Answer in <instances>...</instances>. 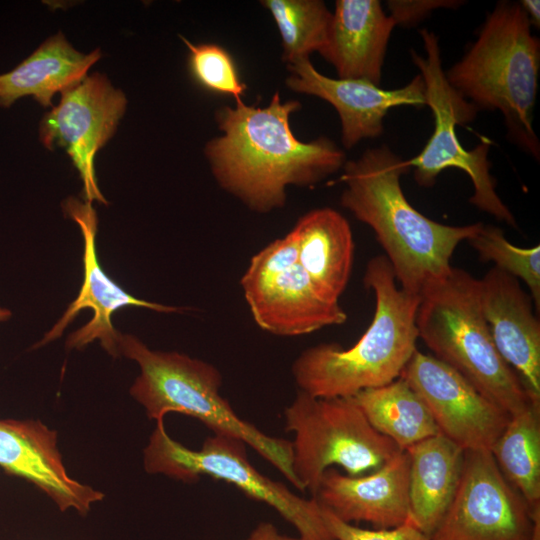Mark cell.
<instances>
[{
	"label": "cell",
	"instance_id": "15",
	"mask_svg": "<svg viewBox=\"0 0 540 540\" xmlns=\"http://www.w3.org/2000/svg\"><path fill=\"white\" fill-rule=\"evenodd\" d=\"M480 304L494 345L540 408V323L514 276L491 268L479 279Z\"/></svg>",
	"mask_w": 540,
	"mask_h": 540
},
{
	"label": "cell",
	"instance_id": "16",
	"mask_svg": "<svg viewBox=\"0 0 540 540\" xmlns=\"http://www.w3.org/2000/svg\"><path fill=\"white\" fill-rule=\"evenodd\" d=\"M0 467L32 483L60 511L85 516L104 493L71 478L57 447V432L39 420L0 419Z\"/></svg>",
	"mask_w": 540,
	"mask_h": 540
},
{
	"label": "cell",
	"instance_id": "25",
	"mask_svg": "<svg viewBox=\"0 0 540 540\" xmlns=\"http://www.w3.org/2000/svg\"><path fill=\"white\" fill-rule=\"evenodd\" d=\"M271 14L282 43V60L287 65L308 59L322 49L332 12L321 0H262Z\"/></svg>",
	"mask_w": 540,
	"mask_h": 540
},
{
	"label": "cell",
	"instance_id": "19",
	"mask_svg": "<svg viewBox=\"0 0 540 540\" xmlns=\"http://www.w3.org/2000/svg\"><path fill=\"white\" fill-rule=\"evenodd\" d=\"M395 26L379 0H337L319 54L335 68L338 78L379 85Z\"/></svg>",
	"mask_w": 540,
	"mask_h": 540
},
{
	"label": "cell",
	"instance_id": "27",
	"mask_svg": "<svg viewBox=\"0 0 540 540\" xmlns=\"http://www.w3.org/2000/svg\"><path fill=\"white\" fill-rule=\"evenodd\" d=\"M180 38L188 49L189 70L195 81L209 91L231 95L236 103H242L247 87L231 54L215 43L194 44L183 36Z\"/></svg>",
	"mask_w": 540,
	"mask_h": 540
},
{
	"label": "cell",
	"instance_id": "8",
	"mask_svg": "<svg viewBox=\"0 0 540 540\" xmlns=\"http://www.w3.org/2000/svg\"><path fill=\"white\" fill-rule=\"evenodd\" d=\"M419 33L426 56L412 51L411 57L424 82L426 106L433 113L434 130L423 150L407 160L414 168L416 183L431 187L445 169H460L473 184L470 203L497 220L517 227L514 215L496 192V181L490 173L489 144L482 142L467 150L457 137L456 126L473 121L477 108L447 81L435 33L428 29H421Z\"/></svg>",
	"mask_w": 540,
	"mask_h": 540
},
{
	"label": "cell",
	"instance_id": "31",
	"mask_svg": "<svg viewBox=\"0 0 540 540\" xmlns=\"http://www.w3.org/2000/svg\"><path fill=\"white\" fill-rule=\"evenodd\" d=\"M527 15L532 26H540V2L538 0H522L519 3Z\"/></svg>",
	"mask_w": 540,
	"mask_h": 540
},
{
	"label": "cell",
	"instance_id": "4",
	"mask_svg": "<svg viewBox=\"0 0 540 540\" xmlns=\"http://www.w3.org/2000/svg\"><path fill=\"white\" fill-rule=\"evenodd\" d=\"M520 4L501 1L488 14L476 41L445 76L477 110H498L510 139L535 157L532 126L540 69V43Z\"/></svg>",
	"mask_w": 540,
	"mask_h": 540
},
{
	"label": "cell",
	"instance_id": "11",
	"mask_svg": "<svg viewBox=\"0 0 540 540\" xmlns=\"http://www.w3.org/2000/svg\"><path fill=\"white\" fill-rule=\"evenodd\" d=\"M126 105L123 91L95 72L62 92L58 105L40 121L41 143L49 150H65L82 180L86 202L108 204L97 184L95 156L115 134Z\"/></svg>",
	"mask_w": 540,
	"mask_h": 540
},
{
	"label": "cell",
	"instance_id": "30",
	"mask_svg": "<svg viewBox=\"0 0 540 540\" xmlns=\"http://www.w3.org/2000/svg\"><path fill=\"white\" fill-rule=\"evenodd\" d=\"M246 540H304L301 537H291L281 534L278 529L269 522H262L256 526Z\"/></svg>",
	"mask_w": 540,
	"mask_h": 540
},
{
	"label": "cell",
	"instance_id": "29",
	"mask_svg": "<svg viewBox=\"0 0 540 540\" xmlns=\"http://www.w3.org/2000/svg\"><path fill=\"white\" fill-rule=\"evenodd\" d=\"M458 1L450 0H390L387 6L390 11L389 16L395 24L404 26L415 25L424 19L432 10L437 8H455Z\"/></svg>",
	"mask_w": 540,
	"mask_h": 540
},
{
	"label": "cell",
	"instance_id": "1",
	"mask_svg": "<svg viewBox=\"0 0 540 540\" xmlns=\"http://www.w3.org/2000/svg\"><path fill=\"white\" fill-rule=\"evenodd\" d=\"M301 109L276 91L268 105L236 103L215 112L222 135L204 154L217 184L251 211L269 213L285 206L288 186H313L343 168L344 151L327 137L304 142L295 137L290 116Z\"/></svg>",
	"mask_w": 540,
	"mask_h": 540
},
{
	"label": "cell",
	"instance_id": "7",
	"mask_svg": "<svg viewBox=\"0 0 540 540\" xmlns=\"http://www.w3.org/2000/svg\"><path fill=\"white\" fill-rule=\"evenodd\" d=\"M294 433L292 470L300 490L314 496L324 472L337 465L349 476L371 473L401 449L377 432L350 398H318L301 390L284 411Z\"/></svg>",
	"mask_w": 540,
	"mask_h": 540
},
{
	"label": "cell",
	"instance_id": "6",
	"mask_svg": "<svg viewBox=\"0 0 540 540\" xmlns=\"http://www.w3.org/2000/svg\"><path fill=\"white\" fill-rule=\"evenodd\" d=\"M420 297L416 316L418 338L434 357L460 373L510 415L534 406L520 379L494 345L481 309L479 279L452 267Z\"/></svg>",
	"mask_w": 540,
	"mask_h": 540
},
{
	"label": "cell",
	"instance_id": "9",
	"mask_svg": "<svg viewBox=\"0 0 540 540\" xmlns=\"http://www.w3.org/2000/svg\"><path fill=\"white\" fill-rule=\"evenodd\" d=\"M245 443L214 434L199 450H192L172 439L163 421H157L144 449V467L150 474L192 482L201 475L226 481L249 497L273 507L298 531L304 540H334L323 521L320 506L304 499L285 485L257 471L247 458Z\"/></svg>",
	"mask_w": 540,
	"mask_h": 540
},
{
	"label": "cell",
	"instance_id": "17",
	"mask_svg": "<svg viewBox=\"0 0 540 540\" xmlns=\"http://www.w3.org/2000/svg\"><path fill=\"white\" fill-rule=\"evenodd\" d=\"M240 285L257 326L277 336L310 334L347 320L340 304L322 297L299 263L241 279Z\"/></svg>",
	"mask_w": 540,
	"mask_h": 540
},
{
	"label": "cell",
	"instance_id": "32",
	"mask_svg": "<svg viewBox=\"0 0 540 540\" xmlns=\"http://www.w3.org/2000/svg\"><path fill=\"white\" fill-rule=\"evenodd\" d=\"M12 313L6 308H0V322L6 321L11 317Z\"/></svg>",
	"mask_w": 540,
	"mask_h": 540
},
{
	"label": "cell",
	"instance_id": "10",
	"mask_svg": "<svg viewBox=\"0 0 540 540\" xmlns=\"http://www.w3.org/2000/svg\"><path fill=\"white\" fill-rule=\"evenodd\" d=\"M532 510L487 450L465 451L455 496L430 540H531Z\"/></svg>",
	"mask_w": 540,
	"mask_h": 540
},
{
	"label": "cell",
	"instance_id": "26",
	"mask_svg": "<svg viewBox=\"0 0 540 540\" xmlns=\"http://www.w3.org/2000/svg\"><path fill=\"white\" fill-rule=\"evenodd\" d=\"M484 262L521 279L529 288L537 312L540 309V246L521 248L511 244L503 230L482 223L478 232L468 240Z\"/></svg>",
	"mask_w": 540,
	"mask_h": 540
},
{
	"label": "cell",
	"instance_id": "2",
	"mask_svg": "<svg viewBox=\"0 0 540 540\" xmlns=\"http://www.w3.org/2000/svg\"><path fill=\"white\" fill-rule=\"evenodd\" d=\"M342 169L341 205L373 230L396 281L407 292L420 296L444 278L456 247L482 225H445L416 210L400 183L411 167L385 145L367 149Z\"/></svg>",
	"mask_w": 540,
	"mask_h": 540
},
{
	"label": "cell",
	"instance_id": "13",
	"mask_svg": "<svg viewBox=\"0 0 540 540\" xmlns=\"http://www.w3.org/2000/svg\"><path fill=\"white\" fill-rule=\"evenodd\" d=\"M63 212L78 224L84 241L83 283L76 299L70 303L61 318L34 345L39 348L60 337L66 327L83 309L93 311L92 319L69 335L67 350H80L98 340L112 357H119L118 332L112 324V314L127 306L147 308L161 313L183 312V308L138 299L115 283L101 267L96 251L98 218L92 203L68 197L62 203Z\"/></svg>",
	"mask_w": 540,
	"mask_h": 540
},
{
	"label": "cell",
	"instance_id": "22",
	"mask_svg": "<svg viewBox=\"0 0 540 540\" xmlns=\"http://www.w3.org/2000/svg\"><path fill=\"white\" fill-rule=\"evenodd\" d=\"M101 57L100 49L88 54L74 49L58 32L11 71L0 75V107L9 108L25 96H32L43 107H53L54 95L79 84Z\"/></svg>",
	"mask_w": 540,
	"mask_h": 540
},
{
	"label": "cell",
	"instance_id": "21",
	"mask_svg": "<svg viewBox=\"0 0 540 540\" xmlns=\"http://www.w3.org/2000/svg\"><path fill=\"white\" fill-rule=\"evenodd\" d=\"M405 451L409 456L407 521L430 537L455 496L465 451L441 433Z\"/></svg>",
	"mask_w": 540,
	"mask_h": 540
},
{
	"label": "cell",
	"instance_id": "5",
	"mask_svg": "<svg viewBox=\"0 0 540 540\" xmlns=\"http://www.w3.org/2000/svg\"><path fill=\"white\" fill-rule=\"evenodd\" d=\"M118 348L139 366L130 394L149 419L163 421L170 412L196 418L214 434L239 439L256 450L300 490L292 470L291 442L268 436L241 419L220 395L222 375L214 365L175 351L152 350L131 334L120 333Z\"/></svg>",
	"mask_w": 540,
	"mask_h": 540
},
{
	"label": "cell",
	"instance_id": "23",
	"mask_svg": "<svg viewBox=\"0 0 540 540\" xmlns=\"http://www.w3.org/2000/svg\"><path fill=\"white\" fill-rule=\"evenodd\" d=\"M350 398L370 425L401 450L440 433L421 397L401 377Z\"/></svg>",
	"mask_w": 540,
	"mask_h": 540
},
{
	"label": "cell",
	"instance_id": "28",
	"mask_svg": "<svg viewBox=\"0 0 540 540\" xmlns=\"http://www.w3.org/2000/svg\"><path fill=\"white\" fill-rule=\"evenodd\" d=\"M320 510L334 540H430L429 536L409 521L393 528L364 529L342 521L321 506Z\"/></svg>",
	"mask_w": 540,
	"mask_h": 540
},
{
	"label": "cell",
	"instance_id": "12",
	"mask_svg": "<svg viewBox=\"0 0 540 540\" xmlns=\"http://www.w3.org/2000/svg\"><path fill=\"white\" fill-rule=\"evenodd\" d=\"M421 397L439 432L464 451H490L511 415L433 355L414 352L400 375Z\"/></svg>",
	"mask_w": 540,
	"mask_h": 540
},
{
	"label": "cell",
	"instance_id": "24",
	"mask_svg": "<svg viewBox=\"0 0 540 540\" xmlns=\"http://www.w3.org/2000/svg\"><path fill=\"white\" fill-rule=\"evenodd\" d=\"M490 452L530 508H540V409L529 406L511 415Z\"/></svg>",
	"mask_w": 540,
	"mask_h": 540
},
{
	"label": "cell",
	"instance_id": "20",
	"mask_svg": "<svg viewBox=\"0 0 540 540\" xmlns=\"http://www.w3.org/2000/svg\"><path fill=\"white\" fill-rule=\"evenodd\" d=\"M298 245V263L318 293L339 303L353 267L354 240L347 219L330 207L310 210L291 229Z\"/></svg>",
	"mask_w": 540,
	"mask_h": 540
},
{
	"label": "cell",
	"instance_id": "3",
	"mask_svg": "<svg viewBox=\"0 0 540 540\" xmlns=\"http://www.w3.org/2000/svg\"><path fill=\"white\" fill-rule=\"evenodd\" d=\"M363 281L375 296L369 327L350 348L322 343L302 351L292 365L299 390L318 398L352 397L399 378L417 350L421 297L398 287L383 255L370 259Z\"/></svg>",
	"mask_w": 540,
	"mask_h": 540
},
{
	"label": "cell",
	"instance_id": "14",
	"mask_svg": "<svg viewBox=\"0 0 540 540\" xmlns=\"http://www.w3.org/2000/svg\"><path fill=\"white\" fill-rule=\"evenodd\" d=\"M286 86L300 94L330 103L341 123V141L351 149L366 138L383 133V120L391 108L426 106L425 86L420 74L405 86L386 90L366 80L333 79L316 70L310 58L287 65Z\"/></svg>",
	"mask_w": 540,
	"mask_h": 540
},
{
	"label": "cell",
	"instance_id": "18",
	"mask_svg": "<svg viewBox=\"0 0 540 540\" xmlns=\"http://www.w3.org/2000/svg\"><path fill=\"white\" fill-rule=\"evenodd\" d=\"M317 503L344 522L363 521L393 528L409 516V456L399 451L379 469L349 476L327 469L313 496Z\"/></svg>",
	"mask_w": 540,
	"mask_h": 540
}]
</instances>
